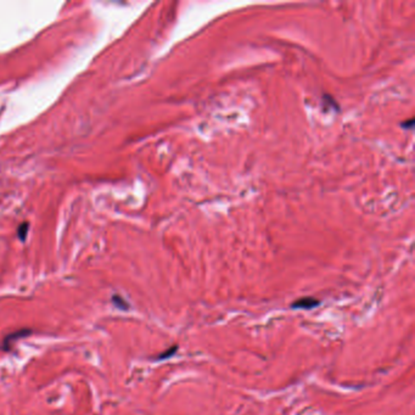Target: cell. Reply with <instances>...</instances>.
<instances>
[{"mask_svg":"<svg viewBox=\"0 0 415 415\" xmlns=\"http://www.w3.org/2000/svg\"><path fill=\"white\" fill-rule=\"evenodd\" d=\"M31 334H32V330L30 329H21L15 332H11V334H9L7 336L4 337V340H2V343H1V348L4 351L10 350V347H11V345L15 342V341L20 340V338L30 336Z\"/></svg>","mask_w":415,"mask_h":415,"instance_id":"obj_1","label":"cell"},{"mask_svg":"<svg viewBox=\"0 0 415 415\" xmlns=\"http://www.w3.org/2000/svg\"><path fill=\"white\" fill-rule=\"evenodd\" d=\"M319 303L321 302L313 297H303V298H301V300L295 301V302L291 305V307L293 309H312V308L317 307Z\"/></svg>","mask_w":415,"mask_h":415,"instance_id":"obj_2","label":"cell"},{"mask_svg":"<svg viewBox=\"0 0 415 415\" xmlns=\"http://www.w3.org/2000/svg\"><path fill=\"white\" fill-rule=\"evenodd\" d=\"M112 303L116 306V307L123 309V311H127V309L129 308V303L127 302L126 300H123L122 296H120V295L112 296Z\"/></svg>","mask_w":415,"mask_h":415,"instance_id":"obj_3","label":"cell"},{"mask_svg":"<svg viewBox=\"0 0 415 415\" xmlns=\"http://www.w3.org/2000/svg\"><path fill=\"white\" fill-rule=\"evenodd\" d=\"M178 351V347L177 346H173V347L168 348L167 351H165V352L160 353L157 357H156V361H165V359H168L171 358V357L174 356V353Z\"/></svg>","mask_w":415,"mask_h":415,"instance_id":"obj_4","label":"cell"}]
</instances>
